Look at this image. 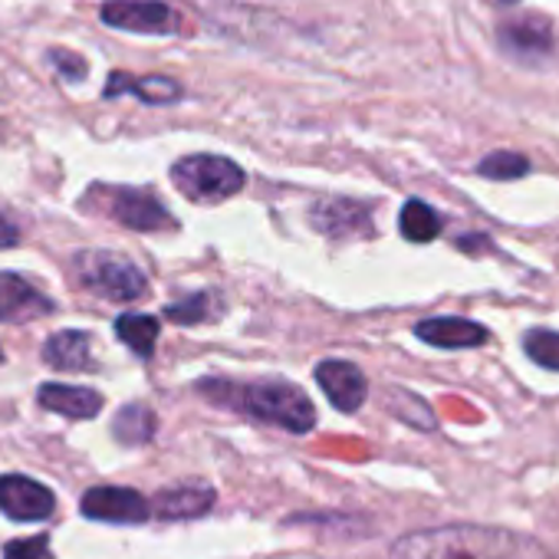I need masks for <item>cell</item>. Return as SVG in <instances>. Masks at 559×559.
<instances>
[{"instance_id":"d4e9b609","label":"cell","mask_w":559,"mask_h":559,"mask_svg":"<svg viewBox=\"0 0 559 559\" xmlns=\"http://www.w3.org/2000/svg\"><path fill=\"white\" fill-rule=\"evenodd\" d=\"M47 60L60 70V76H67L70 83H76V80H83L86 76V60L80 57V53H70V50H50L47 53Z\"/></svg>"},{"instance_id":"603a6c76","label":"cell","mask_w":559,"mask_h":559,"mask_svg":"<svg viewBox=\"0 0 559 559\" xmlns=\"http://www.w3.org/2000/svg\"><path fill=\"white\" fill-rule=\"evenodd\" d=\"M526 171H530V162L516 152H493L477 165V175L493 178V181H513V178H523Z\"/></svg>"},{"instance_id":"6da1fadb","label":"cell","mask_w":559,"mask_h":559,"mask_svg":"<svg viewBox=\"0 0 559 559\" xmlns=\"http://www.w3.org/2000/svg\"><path fill=\"white\" fill-rule=\"evenodd\" d=\"M392 559H552L533 536L500 526H438L402 536Z\"/></svg>"},{"instance_id":"277c9868","label":"cell","mask_w":559,"mask_h":559,"mask_svg":"<svg viewBox=\"0 0 559 559\" xmlns=\"http://www.w3.org/2000/svg\"><path fill=\"white\" fill-rule=\"evenodd\" d=\"M171 181L185 198L198 204H214L234 198L243 188V171L224 155H188L175 162Z\"/></svg>"},{"instance_id":"ffe728a7","label":"cell","mask_w":559,"mask_h":559,"mask_svg":"<svg viewBox=\"0 0 559 559\" xmlns=\"http://www.w3.org/2000/svg\"><path fill=\"white\" fill-rule=\"evenodd\" d=\"M224 313V304L217 300V294L204 290V294H194L181 304H171L165 310V317L178 326H198V323H211Z\"/></svg>"},{"instance_id":"83f0119b","label":"cell","mask_w":559,"mask_h":559,"mask_svg":"<svg viewBox=\"0 0 559 559\" xmlns=\"http://www.w3.org/2000/svg\"><path fill=\"white\" fill-rule=\"evenodd\" d=\"M0 362H4V353H0Z\"/></svg>"},{"instance_id":"44dd1931","label":"cell","mask_w":559,"mask_h":559,"mask_svg":"<svg viewBox=\"0 0 559 559\" xmlns=\"http://www.w3.org/2000/svg\"><path fill=\"white\" fill-rule=\"evenodd\" d=\"M112 435L122 444H145L155 435V415H152V408H145V405H126L116 415V421H112Z\"/></svg>"},{"instance_id":"2e32d148","label":"cell","mask_w":559,"mask_h":559,"mask_svg":"<svg viewBox=\"0 0 559 559\" xmlns=\"http://www.w3.org/2000/svg\"><path fill=\"white\" fill-rule=\"evenodd\" d=\"M139 96L142 103L162 106V103H178L181 99V86L168 76H145V80H132L126 73H112L106 83V99H119V96Z\"/></svg>"},{"instance_id":"d6986e66","label":"cell","mask_w":559,"mask_h":559,"mask_svg":"<svg viewBox=\"0 0 559 559\" xmlns=\"http://www.w3.org/2000/svg\"><path fill=\"white\" fill-rule=\"evenodd\" d=\"M116 336L135 353V356H152L158 343V320L148 313H122L116 320Z\"/></svg>"},{"instance_id":"5b68a950","label":"cell","mask_w":559,"mask_h":559,"mask_svg":"<svg viewBox=\"0 0 559 559\" xmlns=\"http://www.w3.org/2000/svg\"><path fill=\"white\" fill-rule=\"evenodd\" d=\"M103 214H109L112 221L132 227V230H162V227H175L168 207L152 198L148 191L139 188H103L96 185L93 194L86 198V207H96Z\"/></svg>"},{"instance_id":"30bf717a","label":"cell","mask_w":559,"mask_h":559,"mask_svg":"<svg viewBox=\"0 0 559 559\" xmlns=\"http://www.w3.org/2000/svg\"><path fill=\"white\" fill-rule=\"evenodd\" d=\"M415 336L435 349H477L487 343V330L464 317H428L415 326Z\"/></svg>"},{"instance_id":"9c48e42d","label":"cell","mask_w":559,"mask_h":559,"mask_svg":"<svg viewBox=\"0 0 559 559\" xmlns=\"http://www.w3.org/2000/svg\"><path fill=\"white\" fill-rule=\"evenodd\" d=\"M317 382L326 392V399L333 402V408L340 412H356L362 408L366 395H369V382L359 372V366L346 362V359H326L317 366Z\"/></svg>"},{"instance_id":"9a60e30c","label":"cell","mask_w":559,"mask_h":559,"mask_svg":"<svg viewBox=\"0 0 559 559\" xmlns=\"http://www.w3.org/2000/svg\"><path fill=\"white\" fill-rule=\"evenodd\" d=\"M313 224H317V230H323L330 237H349V234L369 230V211L356 201L330 198L313 207Z\"/></svg>"},{"instance_id":"8fae6325","label":"cell","mask_w":559,"mask_h":559,"mask_svg":"<svg viewBox=\"0 0 559 559\" xmlns=\"http://www.w3.org/2000/svg\"><path fill=\"white\" fill-rule=\"evenodd\" d=\"M50 310H53V304L40 290H34L24 276H17V273H0V320L24 323V320L44 317Z\"/></svg>"},{"instance_id":"7c38bea8","label":"cell","mask_w":559,"mask_h":559,"mask_svg":"<svg viewBox=\"0 0 559 559\" xmlns=\"http://www.w3.org/2000/svg\"><path fill=\"white\" fill-rule=\"evenodd\" d=\"M500 50L516 60H539L552 50V31L539 17H520L500 27Z\"/></svg>"},{"instance_id":"e0dca14e","label":"cell","mask_w":559,"mask_h":559,"mask_svg":"<svg viewBox=\"0 0 559 559\" xmlns=\"http://www.w3.org/2000/svg\"><path fill=\"white\" fill-rule=\"evenodd\" d=\"M214 507V490L201 487V484H185V487H171L155 500L158 516L165 520H188V516H201Z\"/></svg>"},{"instance_id":"7402d4cb","label":"cell","mask_w":559,"mask_h":559,"mask_svg":"<svg viewBox=\"0 0 559 559\" xmlns=\"http://www.w3.org/2000/svg\"><path fill=\"white\" fill-rule=\"evenodd\" d=\"M523 349L536 366L559 372V333L556 330H530L523 336Z\"/></svg>"},{"instance_id":"cb8c5ba5","label":"cell","mask_w":559,"mask_h":559,"mask_svg":"<svg viewBox=\"0 0 559 559\" xmlns=\"http://www.w3.org/2000/svg\"><path fill=\"white\" fill-rule=\"evenodd\" d=\"M4 559H53L50 539L47 536H31V539H14L4 546Z\"/></svg>"},{"instance_id":"5bb4252c","label":"cell","mask_w":559,"mask_h":559,"mask_svg":"<svg viewBox=\"0 0 559 559\" xmlns=\"http://www.w3.org/2000/svg\"><path fill=\"white\" fill-rule=\"evenodd\" d=\"M40 405L47 412L67 415V418H96L103 412V395L96 389H83V385L47 382L40 389Z\"/></svg>"},{"instance_id":"52a82bcc","label":"cell","mask_w":559,"mask_h":559,"mask_svg":"<svg viewBox=\"0 0 559 559\" xmlns=\"http://www.w3.org/2000/svg\"><path fill=\"white\" fill-rule=\"evenodd\" d=\"M53 503H57L53 490L31 477H21V474L0 477V510L11 520H21V523L47 520L53 513Z\"/></svg>"},{"instance_id":"484cf974","label":"cell","mask_w":559,"mask_h":559,"mask_svg":"<svg viewBox=\"0 0 559 559\" xmlns=\"http://www.w3.org/2000/svg\"><path fill=\"white\" fill-rule=\"evenodd\" d=\"M17 240H21L17 224H14V221H8L4 214H0V250H4V247H14Z\"/></svg>"},{"instance_id":"ba28073f","label":"cell","mask_w":559,"mask_h":559,"mask_svg":"<svg viewBox=\"0 0 559 559\" xmlns=\"http://www.w3.org/2000/svg\"><path fill=\"white\" fill-rule=\"evenodd\" d=\"M80 510L103 523H142L148 520V500L129 487H93L83 493Z\"/></svg>"},{"instance_id":"3957f363","label":"cell","mask_w":559,"mask_h":559,"mask_svg":"<svg viewBox=\"0 0 559 559\" xmlns=\"http://www.w3.org/2000/svg\"><path fill=\"white\" fill-rule=\"evenodd\" d=\"M80 284L112 304H135L148 294L145 273L116 250H86L80 257Z\"/></svg>"},{"instance_id":"7a4b0ae2","label":"cell","mask_w":559,"mask_h":559,"mask_svg":"<svg viewBox=\"0 0 559 559\" xmlns=\"http://www.w3.org/2000/svg\"><path fill=\"white\" fill-rule=\"evenodd\" d=\"M240 405L253 418L294 435H307L317 425V408L307 399V392L287 382H253L240 392Z\"/></svg>"},{"instance_id":"4316f807","label":"cell","mask_w":559,"mask_h":559,"mask_svg":"<svg viewBox=\"0 0 559 559\" xmlns=\"http://www.w3.org/2000/svg\"><path fill=\"white\" fill-rule=\"evenodd\" d=\"M493 8H513V4H520V0H490Z\"/></svg>"},{"instance_id":"8992f818","label":"cell","mask_w":559,"mask_h":559,"mask_svg":"<svg viewBox=\"0 0 559 559\" xmlns=\"http://www.w3.org/2000/svg\"><path fill=\"white\" fill-rule=\"evenodd\" d=\"M99 17L106 27L129 31V34H148V37H171L181 34V17L162 0H106L99 8Z\"/></svg>"},{"instance_id":"ac0fdd59","label":"cell","mask_w":559,"mask_h":559,"mask_svg":"<svg viewBox=\"0 0 559 559\" xmlns=\"http://www.w3.org/2000/svg\"><path fill=\"white\" fill-rule=\"evenodd\" d=\"M399 230H402V237L412 240V243H428V240H435V237L441 234V217H438V211H435L431 204L412 198V201H405V207H402Z\"/></svg>"},{"instance_id":"4fadbf2b","label":"cell","mask_w":559,"mask_h":559,"mask_svg":"<svg viewBox=\"0 0 559 559\" xmlns=\"http://www.w3.org/2000/svg\"><path fill=\"white\" fill-rule=\"evenodd\" d=\"M44 359L47 366L60 369V372H90L96 369V356H93V336L90 333H57L47 340L44 346Z\"/></svg>"}]
</instances>
